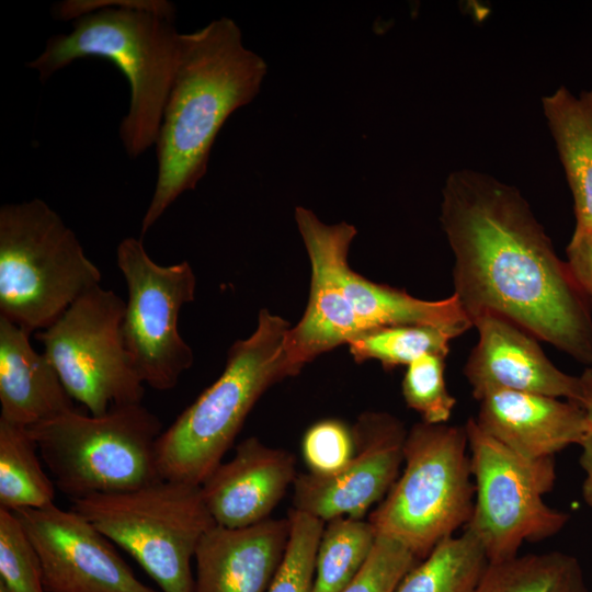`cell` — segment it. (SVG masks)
<instances>
[{
  "label": "cell",
  "instance_id": "6da1fadb",
  "mask_svg": "<svg viewBox=\"0 0 592 592\" xmlns=\"http://www.w3.org/2000/svg\"><path fill=\"white\" fill-rule=\"evenodd\" d=\"M440 220L454 257L453 294L471 323L503 317L592 365L590 303L516 187L483 172L453 171Z\"/></svg>",
  "mask_w": 592,
  "mask_h": 592
},
{
  "label": "cell",
  "instance_id": "7a4b0ae2",
  "mask_svg": "<svg viewBox=\"0 0 592 592\" xmlns=\"http://www.w3.org/2000/svg\"><path fill=\"white\" fill-rule=\"evenodd\" d=\"M267 72L265 60L247 48L228 18L181 33L179 60L169 91L156 152L155 191L141 220V236L207 172L212 147L228 119L252 102Z\"/></svg>",
  "mask_w": 592,
  "mask_h": 592
},
{
  "label": "cell",
  "instance_id": "3957f363",
  "mask_svg": "<svg viewBox=\"0 0 592 592\" xmlns=\"http://www.w3.org/2000/svg\"><path fill=\"white\" fill-rule=\"evenodd\" d=\"M295 221L311 276L307 307L295 327L287 330L282 345L289 377L320 354L377 328L429 326L456 339L473 327L454 294L440 300H424L354 272L348 261L350 246L357 235L353 225L326 224L303 206L295 208Z\"/></svg>",
  "mask_w": 592,
  "mask_h": 592
},
{
  "label": "cell",
  "instance_id": "277c9868",
  "mask_svg": "<svg viewBox=\"0 0 592 592\" xmlns=\"http://www.w3.org/2000/svg\"><path fill=\"white\" fill-rule=\"evenodd\" d=\"M55 13L72 20V30L50 37L27 67L44 81L80 58L111 61L130 88L118 135L126 153L139 157L156 144L179 60L181 33L174 25L173 4L164 0L67 1Z\"/></svg>",
  "mask_w": 592,
  "mask_h": 592
},
{
  "label": "cell",
  "instance_id": "5b68a950",
  "mask_svg": "<svg viewBox=\"0 0 592 592\" xmlns=\"http://www.w3.org/2000/svg\"><path fill=\"white\" fill-rule=\"evenodd\" d=\"M291 323L262 309L254 332L229 349L225 368L157 443L163 479L201 486L221 463L259 398L289 377L281 352Z\"/></svg>",
  "mask_w": 592,
  "mask_h": 592
},
{
  "label": "cell",
  "instance_id": "8992f818",
  "mask_svg": "<svg viewBox=\"0 0 592 592\" xmlns=\"http://www.w3.org/2000/svg\"><path fill=\"white\" fill-rule=\"evenodd\" d=\"M102 274L44 201L0 208V316L30 334L49 327Z\"/></svg>",
  "mask_w": 592,
  "mask_h": 592
},
{
  "label": "cell",
  "instance_id": "52a82bcc",
  "mask_svg": "<svg viewBox=\"0 0 592 592\" xmlns=\"http://www.w3.org/2000/svg\"><path fill=\"white\" fill-rule=\"evenodd\" d=\"M56 489L71 500L121 493L158 480L159 418L140 403L102 415L77 409L27 428Z\"/></svg>",
  "mask_w": 592,
  "mask_h": 592
},
{
  "label": "cell",
  "instance_id": "ba28073f",
  "mask_svg": "<svg viewBox=\"0 0 592 592\" xmlns=\"http://www.w3.org/2000/svg\"><path fill=\"white\" fill-rule=\"evenodd\" d=\"M403 470L368 522L419 560L468 524L475 502L465 425L415 423L403 446Z\"/></svg>",
  "mask_w": 592,
  "mask_h": 592
},
{
  "label": "cell",
  "instance_id": "9c48e42d",
  "mask_svg": "<svg viewBox=\"0 0 592 592\" xmlns=\"http://www.w3.org/2000/svg\"><path fill=\"white\" fill-rule=\"evenodd\" d=\"M70 509L125 549L161 592H193L192 560L215 525L201 486L161 479L126 492L71 500Z\"/></svg>",
  "mask_w": 592,
  "mask_h": 592
},
{
  "label": "cell",
  "instance_id": "30bf717a",
  "mask_svg": "<svg viewBox=\"0 0 592 592\" xmlns=\"http://www.w3.org/2000/svg\"><path fill=\"white\" fill-rule=\"evenodd\" d=\"M465 428L475 483L465 528L480 542L489 562L515 557L525 542L560 532L570 515L544 501L556 480L554 457H524L483 432L475 419Z\"/></svg>",
  "mask_w": 592,
  "mask_h": 592
},
{
  "label": "cell",
  "instance_id": "8fae6325",
  "mask_svg": "<svg viewBox=\"0 0 592 592\" xmlns=\"http://www.w3.org/2000/svg\"><path fill=\"white\" fill-rule=\"evenodd\" d=\"M125 307L116 293L98 285L35 333L70 397L92 415L140 403L145 395L124 341Z\"/></svg>",
  "mask_w": 592,
  "mask_h": 592
},
{
  "label": "cell",
  "instance_id": "7c38bea8",
  "mask_svg": "<svg viewBox=\"0 0 592 592\" xmlns=\"http://www.w3.org/2000/svg\"><path fill=\"white\" fill-rule=\"evenodd\" d=\"M116 263L128 292L123 334L133 366L145 385L170 390L194 360L178 329L182 307L195 298L194 271L187 261L156 263L134 237L118 243Z\"/></svg>",
  "mask_w": 592,
  "mask_h": 592
},
{
  "label": "cell",
  "instance_id": "4fadbf2b",
  "mask_svg": "<svg viewBox=\"0 0 592 592\" xmlns=\"http://www.w3.org/2000/svg\"><path fill=\"white\" fill-rule=\"evenodd\" d=\"M352 430L355 453L349 464L331 476L297 475L292 509L323 522L343 516L362 520L386 497L403 464L402 422L387 412L366 411Z\"/></svg>",
  "mask_w": 592,
  "mask_h": 592
},
{
  "label": "cell",
  "instance_id": "5bb4252c",
  "mask_svg": "<svg viewBox=\"0 0 592 592\" xmlns=\"http://www.w3.org/2000/svg\"><path fill=\"white\" fill-rule=\"evenodd\" d=\"M42 566L46 592H159L143 583L111 540L72 509L14 511Z\"/></svg>",
  "mask_w": 592,
  "mask_h": 592
},
{
  "label": "cell",
  "instance_id": "9a60e30c",
  "mask_svg": "<svg viewBox=\"0 0 592 592\" xmlns=\"http://www.w3.org/2000/svg\"><path fill=\"white\" fill-rule=\"evenodd\" d=\"M478 341L464 375L476 400L496 389L546 395L580 405V376L560 371L537 339L516 323L496 315L476 319Z\"/></svg>",
  "mask_w": 592,
  "mask_h": 592
},
{
  "label": "cell",
  "instance_id": "2e32d148",
  "mask_svg": "<svg viewBox=\"0 0 592 592\" xmlns=\"http://www.w3.org/2000/svg\"><path fill=\"white\" fill-rule=\"evenodd\" d=\"M296 477L292 453L252 436L210 473L201 489L215 524L238 530L267 520Z\"/></svg>",
  "mask_w": 592,
  "mask_h": 592
},
{
  "label": "cell",
  "instance_id": "e0dca14e",
  "mask_svg": "<svg viewBox=\"0 0 592 592\" xmlns=\"http://www.w3.org/2000/svg\"><path fill=\"white\" fill-rule=\"evenodd\" d=\"M477 401L479 428L527 458L554 457L591 434L583 408L566 399L496 389Z\"/></svg>",
  "mask_w": 592,
  "mask_h": 592
},
{
  "label": "cell",
  "instance_id": "ac0fdd59",
  "mask_svg": "<svg viewBox=\"0 0 592 592\" xmlns=\"http://www.w3.org/2000/svg\"><path fill=\"white\" fill-rule=\"evenodd\" d=\"M289 531L288 515L238 530L215 524L195 551L193 592H267L283 561Z\"/></svg>",
  "mask_w": 592,
  "mask_h": 592
},
{
  "label": "cell",
  "instance_id": "d6986e66",
  "mask_svg": "<svg viewBox=\"0 0 592 592\" xmlns=\"http://www.w3.org/2000/svg\"><path fill=\"white\" fill-rule=\"evenodd\" d=\"M30 337L0 316V419L24 428L76 409L53 363L34 350Z\"/></svg>",
  "mask_w": 592,
  "mask_h": 592
},
{
  "label": "cell",
  "instance_id": "ffe728a7",
  "mask_svg": "<svg viewBox=\"0 0 592 592\" xmlns=\"http://www.w3.org/2000/svg\"><path fill=\"white\" fill-rule=\"evenodd\" d=\"M542 105L573 198L572 235L585 234L592 229V88L577 96L559 87Z\"/></svg>",
  "mask_w": 592,
  "mask_h": 592
},
{
  "label": "cell",
  "instance_id": "44dd1931",
  "mask_svg": "<svg viewBox=\"0 0 592 592\" xmlns=\"http://www.w3.org/2000/svg\"><path fill=\"white\" fill-rule=\"evenodd\" d=\"M27 428L0 419V508L9 511L54 504L56 486L45 473Z\"/></svg>",
  "mask_w": 592,
  "mask_h": 592
},
{
  "label": "cell",
  "instance_id": "7402d4cb",
  "mask_svg": "<svg viewBox=\"0 0 592 592\" xmlns=\"http://www.w3.org/2000/svg\"><path fill=\"white\" fill-rule=\"evenodd\" d=\"M488 563L482 545L465 528L410 569L395 592H477Z\"/></svg>",
  "mask_w": 592,
  "mask_h": 592
},
{
  "label": "cell",
  "instance_id": "603a6c76",
  "mask_svg": "<svg viewBox=\"0 0 592 592\" xmlns=\"http://www.w3.org/2000/svg\"><path fill=\"white\" fill-rule=\"evenodd\" d=\"M477 592H590L579 560L562 551L489 562Z\"/></svg>",
  "mask_w": 592,
  "mask_h": 592
},
{
  "label": "cell",
  "instance_id": "cb8c5ba5",
  "mask_svg": "<svg viewBox=\"0 0 592 592\" xmlns=\"http://www.w3.org/2000/svg\"><path fill=\"white\" fill-rule=\"evenodd\" d=\"M368 521L337 517L327 522L319 539L311 592H341L360 572L375 545Z\"/></svg>",
  "mask_w": 592,
  "mask_h": 592
},
{
  "label": "cell",
  "instance_id": "d4e9b609",
  "mask_svg": "<svg viewBox=\"0 0 592 592\" xmlns=\"http://www.w3.org/2000/svg\"><path fill=\"white\" fill-rule=\"evenodd\" d=\"M451 333L434 327L399 325L382 327L361 334L348 343L354 361H378L385 369L408 366L422 355L447 356Z\"/></svg>",
  "mask_w": 592,
  "mask_h": 592
},
{
  "label": "cell",
  "instance_id": "484cf974",
  "mask_svg": "<svg viewBox=\"0 0 592 592\" xmlns=\"http://www.w3.org/2000/svg\"><path fill=\"white\" fill-rule=\"evenodd\" d=\"M446 357L434 353L420 356L407 366L401 383L406 405L429 424L446 423L456 406L445 382Z\"/></svg>",
  "mask_w": 592,
  "mask_h": 592
},
{
  "label": "cell",
  "instance_id": "4316f807",
  "mask_svg": "<svg viewBox=\"0 0 592 592\" xmlns=\"http://www.w3.org/2000/svg\"><path fill=\"white\" fill-rule=\"evenodd\" d=\"M288 517L287 547L267 592H311L317 548L326 522L294 509Z\"/></svg>",
  "mask_w": 592,
  "mask_h": 592
},
{
  "label": "cell",
  "instance_id": "83f0119b",
  "mask_svg": "<svg viewBox=\"0 0 592 592\" xmlns=\"http://www.w3.org/2000/svg\"><path fill=\"white\" fill-rule=\"evenodd\" d=\"M0 582L10 592H46L38 554L16 514L0 508Z\"/></svg>",
  "mask_w": 592,
  "mask_h": 592
},
{
  "label": "cell",
  "instance_id": "f1b7e54d",
  "mask_svg": "<svg viewBox=\"0 0 592 592\" xmlns=\"http://www.w3.org/2000/svg\"><path fill=\"white\" fill-rule=\"evenodd\" d=\"M355 453L352 428L339 419L310 425L301 441V454L310 474L331 476L343 469Z\"/></svg>",
  "mask_w": 592,
  "mask_h": 592
},
{
  "label": "cell",
  "instance_id": "f546056e",
  "mask_svg": "<svg viewBox=\"0 0 592 592\" xmlns=\"http://www.w3.org/2000/svg\"><path fill=\"white\" fill-rule=\"evenodd\" d=\"M420 560L400 543L377 536L366 562L341 592H395Z\"/></svg>",
  "mask_w": 592,
  "mask_h": 592
},
{
  "label": "cell",
  "instance_id": "4dcf8cb0",
  "mask_svg": "<svg viewBox=\"0 0 592 592\" xmlns=\"http://www.w3.org/2000/svg\"><path fill=\"white\" fill-rule=\"evenodd\" d=\"M567 264L592 308V229L572 235L566 248Z\"/></svg>",
  "mask_w": 592,
  "mask_h": 592
},
{
  "label": "cell",
  "instance_id": "1f68e13d",
  "mask_svg": "<svg viewBox=\"0 0 592 592\" xmlns=\"http://www.w3.org/2000/svg\"><path fill=\"white\" fill-rule=\"evenodd\" d=\"M579 463L584 471L582 496L584 502L592 508V433L581 443Z\"/></svg>",
  "mask_w": 592,
  "mask_h": 592
},
{
  "label": "cell",
  "instance_id": "d6a6232c",
  "mask_svg": "<svg viewBox=\"0 0 592 592\" xmlns=\"http://www.w3.org/2000/svg\"><path fill=\"white\" fill-rule=\"evenodd\" d=\"M582 384V398L580 406L583 408L592 433V367H588L580 376Z\"/></svg>",
  "mask_w": 592,
  "mask_h": 592
}]
</instances>
